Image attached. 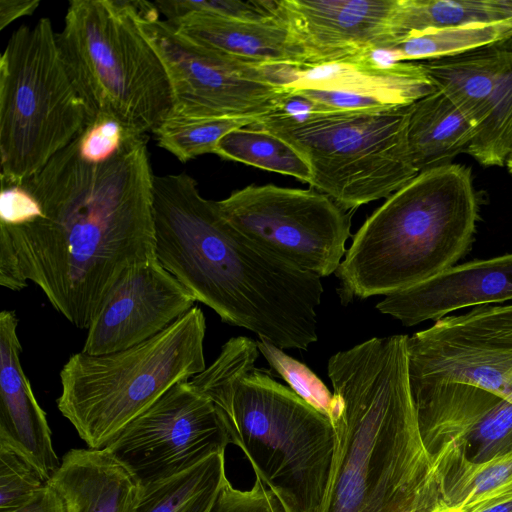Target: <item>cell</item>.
Returning a JSON list of instances; mask_svg holds the SVG:
<instances>
[{
  "label": "cell",
  "instance_id": "cell-19",
  "mask_svg": "<svg viewBox=\"0 0 512 512\" xmlns=\"http://www.w3.org/2000/svg\"><path fill=\"white\" fill-rule=\"evenodd\" d=\"M14 310L0 313V440L25 455L47 480L60 465L46 413L22 369Z\"/></svg>",
  "mask_w": 512,
  "mask_h": 512
},
{
  "label": "cell",
  "instance_id": "cell-38",
  "mask_svg": "<svg viewBox=\"0 0 512 512\" xmlns=\"http://www.w3.org/2000/svg\"><path fill=\"white\" fill-rule=\"evenodd\" d=\"M39 5V0H0V30L18 18L32 15Z\"/></svg>",
  "mask_w": 512,
  "mask_h": 512
},
{
  "label": "cell",
  "instance_id": "cell-16",
  "mask_svg": "<svg viewBox=\"0 0 512 512\" xmlns=\"http://www.w3.org/2000/svg\"><path fill=\"white\" fill-rule=\"evenodd\" d=\"M303 54V65L351 58L393 42L396 0H267Z\"/></svg>",
  "mask_w": 512,
  "mask_h": 512
},
{
  "label": "cell",
  "instance_id": "cell-30",
  "mask_svg": "<svg viewBox=\"0 0 512 512\" xmlns=\"http://www.w3.org/2000/svg\"><path fill=\"white\" fill-rule=\"evenodd\" d=\"M257 346L271 369L289 384L290 389L329 418L333 393L322 380L307 365L274 344L259 339Z\"/></svg>",
  "mask_w": 512,
  "mask_h": 512
},
{
  "label": "cell",
  "instance_id": "cell-18",
  "mask_svg": "<svg viewBox=\"0 0 512 512\" xmlns=\"http://www.w3.org/2000/svg\"><path fill=\"white\" fill-rule=\"evenodd\" d=\"M263 78L283 92L333 90L380 98L395 107L410 106L437 91L417 61L375 67L357 57L315 65L260 64Z\"/></svg>",
  "mask_w": 512,
  "mask_h": 512
},
{
  "label": "cell",
  "instance_id": "cell-22",
  "mask_svg": "<svg viewBox=\"0 0 512 512\" xmlns=\"http://www.w3.org/2000/svg\"><path fill=\"white\" fill-rule=\"evenodd\" d=\"M478 127L438 90L410 105L407 139L417 171L451 163L466 151Z\"/></svg>",
  "mask_w": 512,
  "mask_h": 512
},
{
  "label": "cell",
  "instance_id": "cell-6",
  "mask_svg": "<svg viewBox=\"0 0 512 512\" xmlns=\"http://www.w3.org/2000/svg\"><path fill=\"white\" fill-rule=\"evenodd\" d=\"M206 319L194 306L156 336L107 354L82 351L60 371V413L88 448L100 449L175 384L206 368Z\"/></svg>",
  "mask_w": 512,
  "mask_h": 512
},
{
  "label": "cell",
  "instance_id": "cell-35",
  "mask_svg": "<svg viewBox=\"0 0 512 512\" xmlns=\"http://www.w3.org/2000/svg\"><path fill=\"white\" fill-rule=\"evenodd\" d=\"M35 197L22 185L1 183L0 224L17 225L40 214Z\"/></svg>",
  "mask_w": 512,
  "mask_h": 512
},
{
  "label": "cell",
  "instance_id": "cell-17",
  "mask_svg": "<svg viewBox=\"0 0 512 512\" xmlns=\"http://www.w3.org/2000/svg\"><path fill=\"white\" fill-rule=\"evenodd\" d=\"M512 300V253L454 265L377 303L379 312L410 327L467 307Z\"/></svg>",
  "mask_w": 512,
  "mask_h": 512
},
{
  "label": "cell",
  "instance_id": "cell-32",
  "mask_svg": "<svg viewBox=\"0 0 512 512\" xmlns=\"http://www.w3.org/2000/svg\"><path fill=\"white\" fill-rule=\"evenodd\" d=\"M155 5L168 21L191 13H209L247 21H264L274 17L267 0H160Z\"/></svg>",
  "mask_w": 512,
  "mask_h": 512
},
{
  "label": "cell",
  "instance_id": "cell-10",
  "mask_svg": "<svg viewBox=\"0 0 512 512\" xmlns=\"http://www.w3.org/2000/svg\"><path fill=\"white\" fill-rule=\"evenodd\" d=\"M216 205L259 247L320 278L335 273L346 254L351 213L315 189L249 185Z\"/></svg>",
  "mask_w": 512,
  "mask_h": 512
},
{
  "label": "cell",
  "instance_id": "cell-39",
  "mask_svg": "<svg viewBox=\"0 0 512 512\" xmlns=\"http://www.w3.org/2000/svg\"><path fill=\"white\" fill-rule=\"evenodd\" d=\"M506 166L508 168V171L510 172V174L512 175V156L508 159L507 163H506Z\"/></svg>",
  "mask_w": 512,
  "mask_h": 512
},
{
  "label": "cell",
  "instance_id": "cell-29",
  "mask_svg": "<svg viewBox=\"0 0 512 512\" xmlns=\"http://www.w3.org/2000/svg\"><path fill=\"white\" fill-rule=\"evenodd\" d=\"M47 482L25 455L0 440V512L23 505Z\"/></svg>",
  "mask_w": 512,
  "mask_h": 512
},
{
  "label": "cell",
  "instance_id": "cell-24",
  "mask_svg": "<svg viewBox=\"0 0 512 512\" xmlns=\"http://www.w3.org/2000/svg\"><path fill=\"white\" fill-rule=\"evenodd\" d=\"M511 18L512 0H396L391 19L392 43L424 30Z\"/></svg>",
  "mask_w": 512,
  "mask_h": 512
},
{
  "label": "cell",
  "instance_id": "cell-27",
  "mask_svg": "<svg viewBox=\"0 0 512 512\" xmlns=\"http://www.w3.org/2000/svg\"><path fill=\"white\" fill-rule=\"evenodd\" d=\"M465 153L483 166H504L512 156V38L492 94L488 115Z\"/></svg>",
  "mask_w": 512,
  "mask_h": 512
},
{
  "label": "cell",
  "instance_id": "cell-20",
  "mask_svg": "<svg viewBox=\"0 0 512 512\" xmlns=\"http://www.w3.org/2000/svg\"><path fill=\"white\" fill-rule=\"evenodd\" d=\"M48 482L66 512H134L142 488L106 448H72Z\"/></svg>",
  "mask_w": 512,
  "mask_h": 512
},
{
  "label": "cell",
  "instance_id": "cell-9",
  "mask_svg": "<svg viewBox=\"0 0 512 512\" xmlns=\"http://www.w3.org/2000/svg\"><path fill=\"white\" fill-rule=\"evenodd\" d=\"M409 107L325 112L299 123L267 114L252 126L296 149L311 188L350 212L387 199L419 173L408 146Z\"/></svg>",
  "mask_w": 512,
  "mask_h": 512
},
{
  "label": "cell",
  "instance_id": "cell-33",
  "mask_svg": "<svg viewBox=\"0 0 512 512\" xmlns=\"http://www.w3.org/2000/svg\"><path fill=\"white\" fill-rule=\"evenodd\" d=\"M135 135L113 117L98 114L74 142L83 161L101 163L114 157Z\"/></svg>",
  "mask_w": 512,
  "mask_h": 512
},
{
  "label": "cell",
  "instance_id": "cell-14",
  "mask_svg": "<svg viewBox=\"0 0 512 512\" xmlns=\"http://www.w3.org/2000/svg\"><path fill=\"white\" fill-rule=\"evenodd\" d=\"M410 383L459 382L512 402V304L445 316L407 340Z\"/></svg>",
  "mask_w": 512,
  "mask_h": 512
},
{
  "label": "cell",
  "instance_id": "cell-25",
  "mask_svg": "<svg viewBox=\"0 0 512 512\" xmlns=\"http://www.w3.org/2000/svg\"><path fill=\"white\" fill-rule=\"evenodd\" d=\"M510 38L512 18L415 32L385 47L396 52L399 62L425 61L462 54Z\"/></svg>",
  "mask_w": 512,
  "mask_h": 512
},
{
  "label": "cell",
  "instance_id": "cell-2",
  "mask_svg": "<svg viewBox=\"0 0 512 512\" xmlns=\"http://www.w3.org/2000/svg\"><path fill=\"white\" fill-rule=\"evenodd\" d=\"M408 335L373 337L333 354L334 451L317 512H445L411 393Z\"/></svg>",
  "mask_w": 512,
  "mask_h": 512
},
{
  "label": "cell",
  "instance_id": "cell-3",
  "mask_svg": "<svg viewBox=\"0 0 512 512\" xmlns=\"http://www.w3.org/2000/svg\"><path fill=\"white\" fill-rule=\"evenodd\" d=\"M153 215L157 260L222 322L282 350L317 342L321 278L241 234L190 175L154 177Z\"/></svg>",
  "mask_w": 512,
  "mask_h": 512
},
{
  "label": "cell",
  "instance_id": "cell-28",
  "mask_svg": "<svg viewBox=\"0 0 512 512\" xmlns=\"http://www.w3.org/2000/svg\"><path fill=\"white\" fill-rule=\"evenodd\" d=\"M259 117H220L188 119L170 117L154 132L158 145L187 162L200 155L213 153L227 133L258 122Z\"/></svg>",
  "mask_w": 512,
  "mask_h": 512
},
{
  "label": "cell",
  "instance_id": "cell-15",
  "mask_svg": "<svg viewBox=\"0 0 512 512\" xmlns=\"http://www.w3.org/2000/svg\"><path fill=\"white\" fill-rule=\"evenodd\" d=\"M195 297L156 256L127 269L90 324L82 352L99 355L138 345L164 331L191 308Z\"/></svg>",
  "mask_w": 512,
  "mask_h": 512
},
{
  "label": "cell",
  "instance_id": "cell-7",
  "mask_svg": "<svg viewBox=\"0 0 512 512\" xmlns=\"http://www.w3.org/2000/svg\"><path fill=\"white\" fill-rule=\"evenodd\" d=\"M65 63L96 115L155 132L174 110L166 67L128 0H72L57 33Z\"/></svg>",
  "mask_w": 512,
  "mask_h": 512
},
{
  "label": "cell",
  "instance_id": "cell-34",
  "mask_svg": "<svg viewBox=\"0 0 512 512\" xmlns=\"http://www.w3.org/2000/svg\"><path fill=\"white\" fill-rule=\"evenodd\" d=\"M210 512H282L272 492L257 477L250 489L235 488L225 479Z\"/></svg>",
  "mask_w": 512,
  "mask_h": 512
},
{
  "label": "cell",
  "instance_id": "cell-4",
  "mask_svg": "<svg viewBox=\"0 0 512 512\" xmlns=\"http://www.w3.org/2000/svg\"><path fill=\"white\" fill-rule=\"evenodd\" d=\"M257 341L230 338L189 382L214 405L237 446L282 512H317L334 451L330 419L255 363Z\"/></svg>",
  "mask_w": 512,
  "mask_h": 512
},
{
  "label": "cell",
  "instance_id": "cell-11",
  "mask_svg": "<svg viewBox=\"0 0 512 512\" xmlns=\"http://www.w3.org/2000/svg\"><path fill=\"white\" fill-rule=\"evenodd\" d=\"M410 388L423 443L449 504L478 470L512 454V402L459 382Z\"/></svg>",
  "mask_w": 512,
  "mask_h": 512
},
{
  "label": "cell",
  "instance_id": "cell-36",
  "mask_svg": "<svg viewBox=\"0 0 512 512\" xmlns=\"http://www.w3.org/2000/svg\"><path fill=\"white\" fill-rule=\"evenodd\" d=\"M226 478V471L212 478L177 512H210Z\"/></svg>",
  "mask_w": 512,
  "mask_h": 512
},
{
  "label": "cell",
  "instance_id": "cell-13",
  "mask_svg": "<svg viewBox=\"0 0 512 512\" xmlns=\"http://www.w3.org/2000/svg\"><path fill=\"white\" fill-rule=\"evenodd\" d=\"M137 20L169 75L174 95L171 117H261L272 113L285 94L263 78L258 64L197 45L167 20Z\"/></svg>",
  "mask_w": 512,
  "mask_h": 512
},
{
  "label": "cell",
  "instance_id": "cell-5",
  "mask_svg": "<svg viewBox=\"0 0 512 512\" xmlns=\"http://www.w3.org/2000/svg\"><path fill=\"white\" fill-rule=\"evenodd\" d=\"M478 219L469 167L449 163L419 172L353 235L334 273L341 302L388 296L453 267L468 252Z\"/></svg>",
  "mask_w": 512,
  "mask_h": 512
},
{
  "label": "cell",
  "instance_id": "cell-31",
  "mask_svg": "<svg viewBox=\"0 0 512 512\" xmlns=\"http://www.w3.org/2000/svg\"><path fill=\"white\" fill-rule=\"evenodd\" d=\"M512 494V454L473 474L450 500L460 512H477Z\"/></svg>",
  "mask_w": 512,
  "mask_h": 512
},
{
  "label": "cell",
  "instance_id": "cell-1",
  "mask_svg": "<svg viewBox=\"0 0 512 512\" xmlns=\"http://www.w3.org/2000/svg\"><path fill=\"white\" fill-rule=\"evenodd\" d=\"M147 142L132 136L111 159L90 163L73 141L26 179L41 212L0 224V285L19 292L31 281L72 325L88 329L124 272L156 256Z\"/></svg>",
  "mask_w": 512,
  "mask_h": 512
},
{
  "label": "cell",
  "instance_id": "cell-21",
  "mask_svg": "<svg viewBox=\"0 0 512 512\" xmlns=\"http://www.w3.org/2000/svg\"><path fill=\"white\" fill-rule=\"evenodd\" d=\"M168 22L193 43L230 58L252 64H304L301 50L285 26L274 17L247 21L191 13Z\"/></svg>",
  "mask_w": 512,
  "mask_h": 512
},
{
  "label": "cell",
  "instance_id": "cell-12",
  "mask_svg": "<svg viewBox=\"0 0 512 512\" xmlns=\"http://www.w3.org/2000/svg\"><path fill=\"white\" fill-rule=\"evenodd\" d=\"M228 444L213 403L189 381H182L125 425L104 448L143 489L225 451Z\"/></svg>",
  "mask_w": 512,
  "mask_h": 512
},
{
  "label": "cell",
  "instance_id": "cell-26",
  "mask_svg": "<svg viewBox=\"0 0 512 512\" xmlns=\"http://www.w3.org/2000/svg\"><path fill=\"white\" fill-rule=\"evenodd\" d=\"M214 154L227 160L292 176L310 183L311 170L306 160L290 144L273 133L245 126L223 136Z\"/></svg>",
  "mask_w": 512,
  "mask_h": 512
},
{
  "label": "cell",
  "instance_id": "cell-23",
  "mask_svg": "<svg viewBox=\"0 0 512 512\" xmlns=\"http://www.w3.org/2000/svg\"><path fill=\"white\" fill-rule=\"evenodd\" d=\"M507 41L417 62L436 89L480 126L488 115L490 100L504 66Z\"/></svg>",
  "mask_w": 512,
  "mask_h": 512
},
{
  "label": "cell",
  "instance_id": "cell-37",
  "mask_svg": "<svg viewBox=\"0 0 512 512\" xmlns=\"http://www.w3.org/2000/svg\"><path fill=\"white\" fill-rule=\"evenodd\" d=\"M5 512H66L65 504L56 489L47 482L23 505Z\"/></svg>",
  "mask_w": 512,
  "mask_h": 512
},
{
  "label": "cell",
  "instance_id": "cell-8",
  "mask_svg": "<svg viewBox=\"0 0 512 512\" xmlns=\"http://www.w3.org/2000/svg\"><path fill=\"white\" fill-rule=\"evenodd\" d=\"M49 18L15 30L0 59L1 183L21 185L95 119Z\"/></svg>",
  "mask_w": 512,
  "mask_h": 512
}]
</instances>
